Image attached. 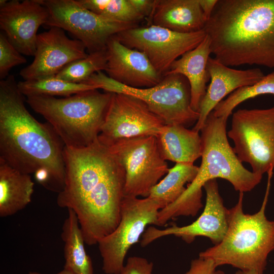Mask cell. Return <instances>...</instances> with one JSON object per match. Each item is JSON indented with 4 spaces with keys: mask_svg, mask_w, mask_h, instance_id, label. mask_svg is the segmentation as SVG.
Here are the masks:
<instances>
[{
    "mask_svg": "<svg viewBox=\"0 0 274 274\" xmlns=\"http://www.w3.org/2000/svg\"><path fill=\"white\" fill-rule=\"evenodd\" d=\"M134 9L144 18L150 17L153 12L156 0H129Z\"/></svg>",
    "mask_w": 274,
    "mask_h": 274,
    "instance_id": "32",
    "label": "cell"
},
{
    "mask_svg": "<svg viewBox=\"0 0 274 274\" xmlns=\"http://www.w3.org/2000/svg\"><path fill=\"white\" fill-rule=\"evenodd\" d=\"M34 183L0 159V216L6 217L24 209L31 201Z\"/></svg>",
    "mask_w": 274,
    "mask_h": 274,
    "instance_id": "22",
    "label": "cell"
},
{
    "mask_svg": "<svg viewBox=\"0 0 274 274\" xmlns=\"http://www.w3.org/2000/svg\"><path fill=\"white\" fill-rule=\"evenodd\" d=\"M112 95L93 89L63 98L31 96L25 100L52 126L65 147L81 148L98 140Z\"/></svg>",
    "mask_w": 274,
    "mask_h": 274,
    "instance_id": "6",
    "label": "cell"
},
{
    "mask_svg": "<svg viewBox=\"0 0 274 274\" xmlns=\"http://www.w3.org/2000/svg\"><path fill=\"white\" fill-rule=\"evenodd\" d=\"M49 16L40 0L0 1V27L23 55H35L38 30Z\"/></svg>",
    "mask_w": 274,
    "mask_h": 274,
    "instance_id": "16",
    "label": "cell"
},
{
    "mask_svg": "<svg viewBox=\"0 0 274 274\" xmlns=\"http://www.w3.org/2000/svg\"><path fill=\"white\" fill-rule=\"evenodd\" d=\"M157 138L165 160L193 164L201 156L202 142L199 132L183 125H165Z\"/></svg>",
    "mask_w": 274,
    "mask_h": 274,
    "instance_id": "21",
    "label": "cell"
},
{
    "mask_svg": "<svg viewBox=\"0 0 274 274\" xmlns=\"http://www.w3.org/2000/svg\"><path fill=\"white\" fill-rule=\"evenodd\" d=\"M228 118L218 117L212 112L201 130V162L197 174L175 202L160 210L158 223L165 225L179 216H196L203 205L202 188L209 181L221 178L230 182L239 192L251 191L262 178L242 164L227 140Z\"/></svg>",
    "mask_w": 274,
    "mask_h": 274,
    "instance_id": "4",
    "label": "cell"
},
{
    "mask_svg": "<svg viewBox=\"0 0 274 274\" xmlns=\"http://www.w3.org/2000/svg\"><path fill=\"white\" fill-rule=\"evenodd\" d=\"M26 58L8 39L5 33H0V79L3 80L9 75L15 66L25 63Z\"/></svg>",
    "mask_w": 274,
    "mask_h": 274,
    "instance_id": "29",
    "label": "cell"
},
{
    "mask_svg": "<svg viewBox=\"0 0 274 274\" xmlns=\"http://www.w3.org/2000/svg\"><path fill=\"white\" fill-rule=\"evenodd\" d=\"M108 148L125 169L124 196L148 197L169 169L156 136L123 139Z\"/></svg>",
    "mask_w": 274,
    "mask_h": 274,
    "instance_id": "10",
    "label": "cell"
},
{
    "mask_svg": "<svg viewBox=\"0 0 274 274\" xmlns=\"http://www.w3.org/2000/svg\"><path fill=\"white\" fill-rule=\"evenodd\" d=\"M207 70L211 82L200 104L199 118L192 129L198 132L204 126L209 115L224 97L240 87L255 84L265 76L259 68L236 70L210 57Z\"/></svg>",
    "mask_w": 274,
    "mask_h": 274,
    "instance_id": "18",
    "label": "cell"
},
{
    "mask_svg": "<svg viewBox=\"0 0 274 274\" xmlns=\"http://www.w3.org/2000/svg\"><path fill=\"white\" fill-rule=\"evenodd\" d=\"M63 158L65 183L57 205L76 213L86 244H97L120 221L125 169L98 140L84 148L65 146Z\"/></svg>",
    "mask_w": 274,
    "mask_h": 274,
    "instance_id": "1",
    "label": "cell"
},
{
    "mask_svg": "<svg viewBox=\"0 0 274 274\" xmlns=\"http://www.w3.org/2000/svg\"><path fill=\"white\" fill-rule=\"evenodd\" d=\"M203 30L223 64L274 68V0H218Z\"/></svg>",
    "mask_w": 274,
    "mask_h": 274,
    "instance_id": "3",
    "label": "cell"
},
{
    "mask_svg": "<svg viewBox=\"0 0 274 274\" xmlns=\"http://www.w3.org/2000/svg\"><path fill=\"white\" fill-rule=\"evenodd\" d=\"M210 47V39L207 35L196 47L175 61L165 74H177L186 77L190 86L191 108L198 113L201 101L206 93V84L210 79L207 70L211 54Z\"/></svg>",
    "mask_w": 274,
    "mask_h": 274,
    "instance_id": "20",
    "label": "cell"
},
{
    "mask_svg": "<svg viewBox=\"0 0 274 274\" xmlns=\"http://www.w3.org/2000/svg\"><path fill=\"white\" fill-rule=\"evenodd\" d=\"M206 36L204 30L182 33L150 25L131 28L114 36L126 47L144 53L163 76L175 61L196 47Z\"/></svg>",
    "mask_w": 274,
    "mask_h": 274,
    "instance_id": "12",
    "label": "cell"
},
{
    "mask_svg": "<svg viewBox=\"0 0 274 274\" xmlns=\"http://www.w3.org/2000/svg\"><path fill=\"white\" fill-rule=\"evenodd\" d=\"M217 268L212 260L199 256L191 261L189 269L184 274H226Z\"/></svg>",
    "mask_w": 274,
    "mask_h": 274,
    "instance_id": "31",
    "label": "cell"
},
{
    "mask_svg": "<svg viewBox=\"0 0 274 274\" xmlns=\"http://www.w3.org/2000/svg\"><path fill=\"white\" fill-rule=\"evenodd\" d=\"M164 125L141 99L129 94L112 93L98 140L109 147L123 139L157 136Z\"/></svg>",
    "mask_w": 274,
    "mask_h": 274,
    "instance_id": "13",
    "label": "cell"
},
{
    "mask_svg": "<svg viewBox=\"0 0 274 274\" xmlns=\"http://www.w3.org/2000/svg\"><path fill=\"white\" fill-rule=\"evenodd\" d=\"M198 171V167L193 164L176 163L152 188L148 197L158 200L165 207L181 196L186 189L185 185L193 181Z\"/></svg>",
    "mask_w": 274,
    "mask_h": 274,
    "instance_id": "24",
    "label": "cell"
},
{
    "mask_svg": "<svg viewBox=\"0 0 274 274\" xmlns=\"http://www.w3.org/2000/svg\"><path fill=\"white\" fill-rule=\"evenodd\" d=\"M91 11L111 19L136 23L144 18L129 0H76Z\"/></svg>",
    "mask_w": 274,
    "mask_h": 274,
    "instance_id": "28",
    "label": "cell"
},
{
    "mask_svg": "<svg viewBox=\"0 0 274 274\" xmlns=\"http://www.w3.org/2000/svg\"><path fill=\"white\" fill-rule=\"evenodd\" d=\"M234 274H260L254 270H238Z\"/></svg>",
    "mask_w": 274,
    "mask_h": 274,
    "instance_id": "34",
    "label": "cell"
},
{
    "mask_svg": "<svg viewBox=\"0 0 274 274\" xmlns=\"http://www.w3.org/2000/svg\"><path fill=\"white\" fill-rule=\"evenodd\" d=\"M67 210L61 234L64 243L63 269L74 274H94L92 262L85 249L86 243L78 217L74 211Z\"/></svg>",
    "mask_w": 274,
    "mask_h": 274,
    "instance_id": "23",
    "label": "cell"
},
{
    "mask_svg": "<svg viewBox=\"0 0 274 274\" xmlns=\"http://www.w3.org/2000/svg\"><path fill=\"white\" fill-rule=\"evenodd\" d=\"M48 9L45 25L67 30L83 43L89 53L106 48L109 39L136 23L111 19L97 14L76 0H40Z\"/></svg>",
    "mask_w": 274,
    "mask_h": 274,
    "instance_id": "11",
    "label": "cell"
},
{
    "mask_svg": "<svg viewBox=\"0 0 274 274\" xmlns=\"http://www.w3.org/2000/svg\"><path fill=\"white\" fill-rule=\"evenodd\" d=\"M151 24L182 33L203 30L207 22L199 0H156Z\"/></svg>",
    "mask_w": 274,
    "mask_h": 274,
    "instance_id": "19",
    "label": "cell"
},
{
    "mask_svg": "<svg viewBox=\"0 0 274 274\" xmlns=\"http://www.w3.org/2000/svg\"><path fill=\"white\" fill-rule=\"evenodd\" d=\"M28 274H44V273H42L37 272V271H30L29 272ZM56 274H74V273L65 269H63L62 270H61L60 271L58 272V273Z\"/></svg>",
    "mask_w": 274,
    "mask_h": 274,
    "instance_id": "35",
    "label": "cell"
},
{
    "mask_svg": "<svg viewBox=\"0 0 274 274\" xmlns=\"http://www.w3.org/2000/svg\"><path fill=\"white\" fill-rule=\"evenodd\" d=\"M114 36L109 39L106 45L105 71L107 76L134 88H148L158 84L163 76L155 69L146 55L124 45Z\"/></svg>",
    "mask_w": 274,
    "mask_h": 274,
    "instance_id": "17",
    "label": "cell"
},
{
    "mask_svg": "<svg viewBox=\"0 0 274 274\" xmlns=\"http://www.w3.org/2000/svg\"><path fill=\"white\" fill-rule=\"evenodd\" d=\"M163 208L158 200L150 197H124L119 223L97 243L104 273H120L129 250L139 241L147 227L156 225L158 213Z\"/></svg>",
    "mask_w": 274,
    "mask_h": 274,
    "instance_id": "8",
    "label": "cell"
},
{
    "mask_svg": "<svg viewBox=\"0 0 274 274\" xmlns=\"http://www.w3.org/2000/svg\"><path fill=\"white\" fill-rule=\"evenodd\" d=\"M204 18L207 22L209 19L218 0H199Z\"/></svg>",
    "mask_w": 274,
    "mask_h": 274,
    "instance_id": "33",
    "label": "cell"
},
{
    "mask_svg": "<svg viewBox=\"0 0 274 274\" xmlns=\"http://www.w3.org/2000/svg\"><path fill=\"white\" fill-rule=\"evenodd\" d=\"M78 39H71L64 30L51 27L37 37L34 59L20 72L24 80L55 76L66 65L88 54Z\"/></svg>",
    "mask_w": 274,
    "mask_h": 274,
    "instance_id": "15",
    "label": "cell"
},
{
    "mask_svg": "<svg viewBox=\"0 0 274 274\" xmlns=\"http://www.w3.org/2000/svg\"><path fill=\"white\" fill-rule=\"evenodd\" d=\"M264 94L274 96V72L264 76L254 84L237 89L220 101L212 112L217 117L228 118L234 109L242 102Z\"/></svg>",
    "mask_w": 274,
    "mask_h": 274,
    "instance_id": "26",
    "label": "cell"
},
{
    "mask_svg": "<svg viewBox=\"0 0 274 274\" xmlns=\"http://www.w3.org/2000/svg\"><path fill=\"white\" fill-rule=\"evenodd\" d=\"M227 135L240 161L254 173L263 175L274 168V107L239 109L232 115Z\"/></svg>",
    "mask_w": 274,
    "mask_h": 274,
    "instance_id": "9",
    "label": "cell"
},
{
    "mask_svg": "<svg viewBox=\"0 0 274 274\" xmlns=\"http://www.w3.org/2000/svg\"><path fill=\"white\" fill-rule=\"evenodd\" d=\"M84 83L97 85L111 93L129 94L143 100L165 125L189 126L197 122L199 113L191 106V90L187 79L177 74H166L157 85L134 88L122 84L102 71L90 76Z\"/></svg>",
    "mask_w": 274,
    "mask_h": 274,
    "instance_id": "7",
    "label": "cell"
},
{
    "mask_svg": "<svg viewBox=\"0 0 274 274\" xmlns=\"http://www.w3.org/2000/svg\"><path fill=\"white\" fill-rule=\"evenodd\" d=\"M203 188L206 193L205 206L195 221L186 226L172 224L162 229L148 226L142 236L141 246L145 247L159 238L171 235L188 244L197 236L208 237L215 245L220 243L228 229V209L220 195L216 179L208 181Z\"/></svg>",
    "mask_w": 274,
    "mask_h": 274,
    "instance_id": "14",
    "label": "cell"
},
{
    "mask_svg": "<svg viewBox=\"0 0 274 274\" xmlns=\"http://www.w3.org/2000/svg\"><path fill=\"white\" fill-rule=\"evenodd\" d=\"M20 92L26 97L63 96L65 97L88 90L98 89L97 85L66 81L55 76L17 82Z\"/></svg>",
    "mask_w": 274,
    "mask_h": 274,
    "instance_id": "25",
    "label": "cell"
},
{
    "mask_svg": "<svg viewBox=\"0 0 274 274\" xmlns=\"http://www.w3.org/2000/svg\"><path fill=\"white\" fill-rule=\"evenodd\" d=\"M107 62V49L89 53L84 58L72 62L56 77L73 83H84L93 74L105 71Z\"/></svg>",
    "mask_w": 274,
    "mask_h": 274,
    "instance_id": "27",
    "label": "cell"
},
{
    "mask_svg": "<svg viewBox=\"0 0 274 274\" xmlns=\"http://www.w3.org/2000/svg\"><path fill=\"white\" fill-rule=\"evenodd\" d=\"M154 264L146 258L131 256L126 260L119 274H153Z\"/></svg>",
    "mask_w": 274,
    "mask_h": 274,
    "instance_id": "30",
    "label": "cell"
},
{
    "mask_svg": "<svg viewBox=\"0 0 274 274\" xmlns=\"http://www.w3.org/2000/svg\"><path fill=\"white\" fill-rule=\"evenodd\" d=\"M272 174H268L265 195L260 210L255 214L243 211L244 193L236 204L228 209V229L222 241L199 253L216 266L229 265L242 270L263 274L269 254L274 250V221L265 215V208Z\"/></svg>",
    "mask_w": 274,
    "mask_h": 274,
    "instance_id": "5",
    "label": "cell"
},
{
    "mask_svg": "<svg viewBox=\"0 0 274 274\" xmlns=\"http://www.w3.org/2000/svg\"><path fill=\"white\" fill-rule=\"evenodd\" d=\"M25 100L13 75L1 80L0 159L59 193L65 183L64 144L48 122L31 115Z\"/></svg>",
    "mask_w": 274,
    "mask_h": 274,
    "instance_id": "2",
    "label": "cell"
}]
</instances>
